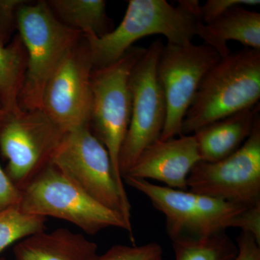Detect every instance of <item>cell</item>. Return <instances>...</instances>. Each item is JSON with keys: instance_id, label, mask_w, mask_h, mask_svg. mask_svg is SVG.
<instances>
[{"instance_id": "obj_22", "label": "cell", "mask_w": 260, "mask_h": 260, "mask_svg": "<svg viewBox=\"0 0 260 260\" xmlns=\"http://www.w3.org/2000/svg\"><path fill=\"white\" fill-rule=\"evenodd\" d=\"M26 0H0V44L6 46L18 30L19 8L27 3Z\"/></svg>"}, {"instance_id": "obj_17", "label": "cell", "mask_w": 260, "mask_h": 260, "mask_svg": "<svg viewBox=\"0 0 260 260\" xmlns=\"http://www.w3.org/2000/svg\"><path fill=\"white\" fill-rule=\"evenodd\" d=\"M28 68V53L23 40L15 34L8 45L0 44V105L6 114H18L19 98Z\"/></svg>"}, {"instance_id": "obj_19", "label": "cell", "mask_w": 260, "mask_h": 260, "mask_svg": "<svg viewBox=\"0 0 260 260\" xmlns=\"http://www.w3.org/2000/svg\"><path fill=\"white\" fill-rule=\"evenodd\" d=\"M176 260H235L238 246L225 232L172 241Z\"/></svg>"}, {"instance_id": "obj_24", "label": "cell", "mask_w": 260, "mask_h": 260, "mask_svg": "<svg viewBox=\"0 0 260 260\" xmlns=\"http://www.w3.org/2000/svg\"><path fill=\"white\" fill-rule=\"evenodd\" d=\"M232 227L242 229L260 244V204L247 207L233 220Z\"/></svg>"}, {"instance_id": "obj_26", "label": "cell", "mask_w": 260, "mask_h": 260, "mask_svg": "<svg viewBox=\"0 0 260 260\" xmlns=\"http://www.w3.org/2000/svg\"><path fill=\"white\" fill-rule=\"evenodd\" d=\"M237 244L239 251L235 260H260V244L250 234L241 233Z\"/></svg>"}, {"instance_id": "obj_1", "label": "cell", "mask_w": 260, "mask_h": 260, "mask_svg": "<svg viewBox=\"0 0 260 260\" xmlns=\"http://www.w3.org/2000/svg\"><path fill=\"white\" fill-rule=\"evenodd\" d=\"M260 50L246 48L225 56L208 71L182 123L181 134L259 104Z\"/></svg>"}, {"instance_id": "obj_16", "label": "cell", "mask_w": 260, "mask_h": 260, "mask_svg": "<svg viewBox=\"0 0 260 260\" xmlns=\"http://www.w3.org/2000/svg\"><path fill=\"white\" fill-rule=\"evenodd\" d=\"M196 36L217 51L221 59L231 54L227 45L229 41L260 50V13L246 7H236L212 23L198 22Z\"/></svg>"}, {"instance_id": "obj_15", "label": "cell", "mask_w": 260, "mask_h": 260, "mask_svg": "<svg viewBox=\"0 0 260 260\" xmlns=\"http://www.w3.org/2000/svg\"><path fill=\"white\" fill-rule=\"evenodd\" d=\"M259 114V104L195 132L201 161H218L234 153L251 135Z\"/></svg>"}, {"instance_id": "obj_7", "label": "cell", "mask_w": 260, "mask_h": 260, "mask_svg": "<svg viewBox=\"0 0 260 260\" xmlns=\"http://www.w3.org/2000/svg\"><path fill=\"white\" fill-rule=\"evenodd\" d=\"M124 182L143 193L164 214L167 234L172 241L199 239L225 232L232 227L234 218L247 208L143 179L126 177Z\"/></svg>"}, {"instance_id": "obj_25", "label": "cell", "mask_w": 260, "mask_h": 260, "mask_svg": "<svg viewBox=\"0 0 260 260\" xmlns=\"http://www.w3.org/2000/svg\"><path fill=\"white\" fill-rule=\"evenodd\" d=\"M22 191L12 182L0 166V211L18 206Z\"/></svg>"}, {"instance_id": "obj_21", "label": "cell", "mask_w": 260, "mask_h": 260, "mask_svg": "<svg viewBox=\"0 0 260 260\" xmlns=\"http://www.w3.org/2000/svg\"><path fill=\"white\" fill-rule=\"evenodd\" d=\"M162 248L150 242L141 246L115 245L111 247L98 260H154L162 257Z\"/></svg>"}, {"instance_id": "obj_13", "label": "cell", "mask_w": 260, "mask_h": 260, "mask_svg": "<svg viewBox=\"0 0 260 260\" xmlns=\"http://www.w3.org/2000/svg\"><path fill=\"white\" fill-rule=\"evenodd\" d=\"M201 161L194 135L158 140L145 149L123 177L155 180L172 189L187 190V179Z\"/></svg>"}, {"instance_id": "obj_5", "label": "cell", "mask_w": 260, "mask_h": 260, "mask_svg": "<svg viewBox=\"0 0 260 260\" xmlns=\"http://www.w3.org/2000/svg\"><path fill=\"white\" fill-rule=\"evenodd\" d=\"M146 49L133 46L118 60L95 68L91 74L90 126L107 148L116 181L124 190L119 158L131 117L130 76L135 64Z\"/></svg>"}, {"instance_id": "obj_4", "label": "cell", "mask_w": 260, "mask_h": 260, "mask_svg": "<svg viewBox=\"0 0 260 260\" xmlns=\"http://www.w3.org/2000/svg\"><path fill=\"white\" fill-rule=\"evenodd\" d=\"M198 20L167 0H129L120 24L101 37H85L93 69L112 64L148 36L162 35L169 44L184 45L196 36Z\"/></svg>"}, {"instance_id": "obj_8", "label": "cell", "mask_w": 260, "mask_h": 260, "mask_svg": "<svg viewBox=\"0 0 260 260\" xmlns=\"http://www.w3.org/2000/svg\"><path fill=\"white\" fill-rule=\"evenodd\" d=\"M164 46L160 39L152 43L132 71L131 117L119 158L122 177L145 149L160 140L165 125L167 104L157 75Z\"/></svg>"}, {"instance_id": "obj_11", "label": "cell", "mask_w": 260, "mask_h": 260, "mask_svg": "<svg viewBox=\"0 0 260 260\" xmlns=\"http://www.w3.org/2000/svg\"><path fill=\"white\" fill-rule=\"evenodd\" d=\"M187 190L246 207L260 204V114L251 135L234 153L194 166Z\"/></svg>"}, {"instance_id": "obj_6", "label": "cell", "mask_w": 260, "mask_h": 260, "mask_svg": "<svg viewBox=\"0 0 260 260\" xmlns=\"http://www.w3.org/2000/svg\"><path fill=\"white\" fill-rule=\"evenodd\" d=\"M51 164L88 196L131 222V205L118 184L107 148L90 124L65 133Z\"/></svg>"}, {"instance_id": "obj_12", "label": "cell", "mask_w": 260, "mask_h": 260, "mask_svg": "<svg viewBox=\"0 0 260 260\" xmlns=\"http://www.w3.org/2000/svg\"><path fill=\"white\" fill-rule=\"evenodd\" d=\"M93 70L90 49L83 36L44 88L41 109L64 134L90 124Z\"/></svg>"}, {"instance_id": "obj_29", "label": "cell", "mask_w": 260, "mask_h": 260, "mask_svg": "<svg viewBox=\"0 0 260 260\" xmlns=\"http://www.w3.org/2000/svg\"><path fill=\"white\" fill-rule=\"evenodd\" d=\"M154 260H165V259H162V257H160V258H158V259H154Z\"/></svg>"}, {"instance_id": "obj_3", "label": "cell", "mask_w": 260, "mask_h": 260, "mask_svg": "<svg viewBox=\"0 0 260 260\" xmlns=\"http://www.w3.org/2000/svg\"><path fill=\"white\" fill-rule=\"evenodd\" d=\"M18 207L24 213L66 220L89 235L121 229L134 242L132 223L121 214L98 203L51 164L22 189Z\"/></svg>"}, {"instance_id": "obj_30", "label": "cell", "mask_w": 260, "mask_h": 260, "mask_svg": "<svg viewBox=\"0 0 260 260\" xmlns=\"http://www.w3.org/2000/svg\"><path fill=\"white\" fill-rule=\"evenodd\" d=\"M0 260H6L5 259V258L3 257H0Z\"/></svg>"}, {"instance_id": "obj_10", "label": "cell", "mask_w": 260, "mask_h": 260, "mask_svg": "<svg viewBox=\"0 0 260 260\" xmlns=\"http://www.w3.org/2000/svg\"><path fill=\"white\" fill-rule=\"evenodd\" d=\"M220 59L217 51L205 44L167 43L164 46L157 66L167 104V119L160 140L182 135L183 121L200 84Z\"/></svg>"}, {"instance_id": "obj_2", "label": "cell", "mask_w": 260, "mask_h": 260, "mask_svg": "<svg viewBox=\"0 0 260 260\" xmlns=\"http://www.w3.org/2000/svg\"><path fill=\"white\" fill-rule=\"evenodd\" d=\"M18 34L28 53V68L19 107L23 111L42 108L44 88L64 56L83 34L64 25L47 1L27 2L18 12Z\"/></svg>"}, {"instance_id": "obj_14", "label": "cell", "mask_w": 260, "mask_h": 260, "mask_svg": "<svg viewBox=\"0 0 260 260\" xmlns=\"http://www.w3.org/2000/svg\"><path fill=\"white\" fill-rule=\"evenodd\" d=\"M15 260H98V246L83 234L59 228L32 234L15 244Z\"/></svg>"}, {"instance_id": "obj_9", "label": "cell", "mask_w": 260, "mask_h": 260, "mask_svg": "<svg viewBox=\"0 0 260 260\" xmlns=\"http://www.w3.org/2000/svg\"><path fill=\"white\" fill-rule=\"evenodd\" d=\"M64 135L42 109L0 119V152L8 160L5 172L19 189L51 164Z\"/></svg>"}, {"instance_id": "obj_27", "label": "cell", "mask_w": 260, "mask_h": 260, "mask_svg": "<svg viewBox=\"0 0 260 260\" xmlns=\"http://www.w3.org/2000/svg\"><path fill=\"white\" fill-rule=\"evenodd\" d=\"M178 6L201 22V5L198 0H180Z\"/></svg>"}, {"instance_id": "obj_28", "label": "cell", "mask_w": 260, "mask_h": 260, "mask_svg": "<svg viewBox=\"0 0 260 260\" xmlns=\"http://www.w3.org/2000/svg\"><path fill=\"white\" fill-rule=\"evenodd\" d=\"M5 113L3 112V109H2L1 105H0V119L4 116Z\"/></svg>"}, {"instance_id": "obj_20", "label": "cell", "mask_w": 260, "mask_h": 260, "mask_svg": "<svg viewBox=\"0 0 260 260\" xmlns=\"http://www.w3.org/2000/svg\"><path fill=\"white\" fill-rule=\"evenodd\" d=\"M47 218L24 213L18 206L0 211V253L13 243L44 232Z\"/></svg>"}, {"instance_id": "obj_23", "label": "cell", "mask_w": 260, "mask_h": 260, "mask_svg": "<svg viewBox=\"0 0 260 260\" xmlns=\"http://www.w3.org/2000/svg\"><path fill=\"white\" fill-rule=\"evenodd\" d=\"M260 4L259 0H208L201 6V22L212 23L236 7H252Z\"/></svg>"}, {"instance_id": "obj_18", "label": "cell", "mask_w": 260, "mask_h": 260, "mask_svg": "<svg viewBox=\"0 0 260 260\" xmlns=\"http://www.w3.org/2000/svg\"><path fill=\"white\" fill-rule=\"evenodd\" d=\"M56 18L85 37H101L114 29L104 0H49L47 1Z\"/></svg>"}]
</instances>
